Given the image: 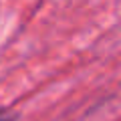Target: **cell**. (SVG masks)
Masks as SVG:
<instances>
[{
	"instance_id": "cell-1",
	"label": "cell",
	"mask_w": 121,
	"mask_h": 121,
	"mask_svg": "<svg viewBox=\"0 0 121 121\" xmlns=\"http://www.w3.org/2000/svg\"><path fill=\"white\" fill-rule=\"evenodd\" d=\"M0 121H14V115L6 113V111H0Z\"/></svg>"
}]
</instances>
